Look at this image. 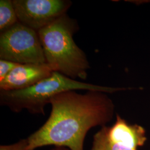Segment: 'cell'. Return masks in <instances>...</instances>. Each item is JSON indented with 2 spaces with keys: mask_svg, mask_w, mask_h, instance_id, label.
Here are the masks:
<instances>
[{
  "mask_svg": "<svg viewBox=\"0 0 150 150\" xmlns=\"http://www.w3.org/2000/svg\"><path fill=\"white\" fill-rule=\"evenodd\" d=\"M47 120L27 137V150L47 146L84 150L86 134L91 129L106 126L112 121L115 106L106 93L87 91L81 94L66 91L51 100Z\"/></svg>",
  "mask_w": 150,
  "mask_h": 150,
  "instance_id": "cell-1",
  "label": "cell"
},
{
  "mask_svg": "<svg viewBox=\"0 0 150 150\" xmlns=\"http://www.w3.org/2000/svg\"><path fill=\"white\" fill-rule=\"evenodd\" d=\"M77 30V21L65 14L38 32L46 63L53 71L74 80H85L90 66L86 54L74 40Z\"/></svg>",
  "mask_w": 150,
  "mask_h": 150,
  "instance_id": "cell-2",
  "label": "cell"
},
{
  "mask_svg": "<svg viewBox=\"0 0 150 150\" xmlns=\"http://www.w3.org/2000/svg\"><path fill=\"white\" fill-rule=\"evenodd\" d=\"M80 90L111 93L132 90V88L98 86L77 81L54 71L50 77L27 88L13 91L0 90V104L15 112L26 110L32 114L44 115L45 107L54 96L66 91Z\"/></svg>",
  "mask_w": 150,
  "mask_h": 150,
  "instance_id": "cell-3",
  "label": "cell"
},
{
  "mask_svg": "<svg viewBox=\"0 0 150 150\" xmlns=\"http://www.w3.org/2000/svg\"><path fill=\"white\" fill-rule=\"evenodd\" d=\"M0 59L20 64L46 63L38 31L18 22L1 32Z\"/></svg>",
  "mask_w": 150,
  "mask_h": 150,
  "instance_id": "cell-4",
  "label": "cell"
},
{
  "mask_svg": "<svg viewBox=\"0 0 150 150\" xmlns=\"http://www.w3.org/2000/svg\"><path fill=\"white\" fill-rule=\"evenodd\" d=\"M147 140L143 126L129 123L116 114L112 126H103L93 136L91 150H139Z\"/></svg>",
  "mask_w": 150,
  "mask_h": 150,
  "instance_id": "cell-5",
  "label": "cell"
},
{
  "mask_svg": "<svg viewBox=\"0 0 150 150\" xmlns=\"http://www.w3.org/2000/svg\"><path fill=\"white\" fill-rule=\"evenodd\" d=\"M18 21L38 31L66 14L69 0H13Z\"/></svg>",
  "mask_w": 150,
  "mask_h": 150,
  "instance_id": "cell-6",
  "label": "cell"
},
{
  "mask_svg": "<svg viewBox=\"0 0 150 150\" xmlns=\"http://www.w3.org/2000/svg\"><path fill=\"white\" fill-rule=\"evenodd\" d=\"M53 72L46 63L20 64L0 82V90L13 91L27 88L50 77Z\"/></svg>",
  "mask_w": 150,
  "mask_h": 150,
  "instance_id": "cell-7",
  "label": "cell"
},
{
  "mask_svg": "<svg viewBox=\"0 0 150 150\" xmlns=\"http://www.w3.org/2000/svg\"><path fill=\"white\" fill-rule=\"evenodd\" d=\"M18 21L12 1H0V31L5 32Z\"/></svg>",
  "mask_w": 150,
  "mask_h": 150,
  "instance_id": "cell-8",
  "label": "cell"
},
{
  "mask_svg": "<svg viewBox=\"0 0 150 150\" xmlns=\"http://www.w3.org/2000/svg\"><path fill=\"white\" fill-rule=\"evenodd\" d=\"M20 64L13 62L5 59H0V82L4 80Z\"/></svg>",
  "mask_w": 150,
  "mask_h": 150,
  "instance_id": "cell-9",
  "label": "cell"
},
{
  "mask_svg": "<svg viewBox=\"0 0 150 150\" xmlns=\"http://www.w3.org/2000/svg\"><path fill=\"white\" fill-rule=\"evenodd\" d=\"M28 145L27 139H22L11 145H1L0 150H27Z\"/></svg>",
  "mask_w": 150,
  "mask_h": 150,
  "instance_id": "cell-10",
  "label": "cell"
},
{
  "mask_svg": "<svg viewBox=\"0 0 150 150\" xmlns=\"http://www.w3.org/2000/svg\"><path fill=\"white\" fill-rule=\"evenodd\" d=\"M54 150H66V149H64V147H57L56 149Z\"/></svg>",
  "mask_w": 150,
  "mask_h": 150,
  "instance_id": "cell-11",
  "label": "cell"
}]
</instances>
